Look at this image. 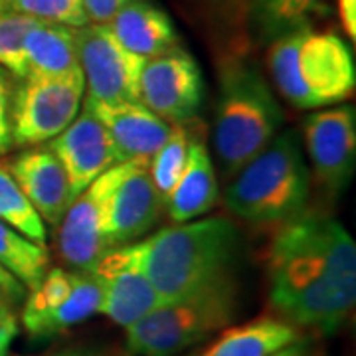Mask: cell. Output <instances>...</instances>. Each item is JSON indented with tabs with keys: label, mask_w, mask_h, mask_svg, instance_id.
Instances as JSON below:
<instances>
[{
	"label": "cell",
	"mask_w": 356,
	"mask_h": 356,
	"mask_svg": "<svg viewBox=\"0 0 356 356\" xmlns=\"http://www.w3.org/2000/svg\"><path fill=\"white\" fill-rule=\"evenodd\" d=\"M269 299L293 327L331 334L356 303V245L337 218L299 214L273 236Z\"/></svg>",
	"instance_id": "cell-1"
},
{
	"label": "cell",
	"mask_w": 356,
	"mask_h": 356,
	"mask_svg": "<svg viewBox=\"0 0 356 356\" xmlns=\"http://www.w3.org/2000/svg\"><path fill=\"white\" fill-rule=\"evenodd\" d=\"M115 250L147 275L163 303H175L234 280L240 232L229 218H196Z\"/></svg>",
	"instance_id": "cell-2"
},
{
	"label": "cell",
	"mask_w": 356,
	"mask_h": 356,
	"mask_svg": "<svg viewBox=\"0 0 356 356\" xmlns=\"http://www.w3.org/2000/svg\"><path fill=\"white\" fill-rule=\"evenodd\" d=\"M280 93L297 109H321L346 102L356 86L353 51L334 32L309 26L275 38L267 54Z\"/></svg>",
	"instance_id": "cell-3"
},
{
	"label": "cell",
	"mask_w": 356,
	"mask_h": 356,
	"mask_svg": "<svg viewBox=\"0 0 356 356\" xmlns=\"http://www.w3.org/2000/svg\"><path fill=\"white\" fill-rule=\"evenodd\" d=\"M309 194L311 170L301 137L287 129L232 177L224 202L250 224H285L305 212Z\"/></svg>",
	"instance_id": "cell-4"
},
{
	"label": "cell",
	"mask_w": 356,
	"mask_h": 356,
	"mask_svg": "<svg viewBox=\"0 0 356 356\" xmlns=\"http://www.w3.org/2000/svg\"><path fill=\"white\" fill-rule=\"evenodd\" d=\"M283 109L254 64L234 60L220 72L214 151L224 177L232 178L277 137Z\"/></svg>",
	"instance_id": "cell-5"
},
{
	"label": "cell",
	"mask_w": 356,
	"mask_h": 356,
	"mask_svg": "<svg viewBox=\"0 0 356 356\" xmlns=\"http://www.w3.org/2000/svg\"><path fill=\"white\" fill-rule=\"evenodd\" d=\"M238 313L236 277L156 307L125 329V348L133 356H177L212 332L226 329Z\"/></svg>",
	"instance_id": "cell-6"
},
{
	"label": "cell",
	"mask_w": 356,
	"mask_h": 356,
	"mask_svg": "<svg viewBox=\"0 0 356 356\" xmlns=\"http://www.w3.org/2000/svg\"><path fill=\"white\" fill-rule=\"evenodd\" d=\"M86 81L77 70L67 76H26L13 93V145L40 147L72 125L83 105Z\"/></svg>",
	"instance_id": "cell-7"
},
{
	"label": "cell",
	"mask_w": 356,
	"mask_h": 356,
	"mask_svg": "<svg viewBox=\"0 0 356 356\" xmlns=\"http://www.w3.org/2000/svg\"><path fill=\"white\" fill-rule=\"evenodd\" d=\"M99 307L102 289L89 271L56 267L26 295L22 325L30 337L50 339L97 315Z\"/></svg>",
	"instance_id": "cell-8"
},
{
	"label": "cell",
	"mask_w": 356,
	"mask_h": 356,
	"mask_svg": "<svg viewBox=\"0 0 356 356\" xmlns=\"http://www.w3.org/2000/svg\"><path fill=\"white\" fill-rule=\"evenodd\" d=\"M139 161L140 159H131L109 168L67 206L58 226V248L67 266L77 271H91L109 252L105 242V226L111 200L121 180Z\"/></svg>",
	"instance_id": "cell-9"
},
{
	"label": "cell",
	"mask_w": 356,
	"mask_h": 356,
	"mask_svg": "<svg viewBox=\"0 0 356 356\" xmlns=\"http://www.w3.org/2000/svg\"><path fill=\"white\" fill-rule=\"evenodd\" d=\"M76 46L88 99L140 102L139 81L147 60L121 46L107 24L76 28Z\"/></svg>",
	"instance_id": "cell-10"
},
{
	"label": "cell",
	"mask_w": 356,
	"mask_h": 356,
	"mask_svg": "<svg viewBox=\"0 0 356 356\" xmlns=\"http://www.w3.org/2000/svg\"><path fill=\"white\" fill-rule=\"evenodd\" d=\"M140 103L170 125L192 121L204 99L202 70L180 46L147 60L139 81Z\"/></svg>",
	"instance_id": "cell-11"
},
{
	"label": "cell",
	"mask_w": 356,
	"mask_h": 356,
	"mask_svg": "<svg viewBox=\"0 0 356 356\" xmlns=\"http://www.w3.org/2000/svg\"><path fill=\"white\" fill-rule=\"evenodd\" d=\"M303 140L318 184L331 196L341 194L355 175V105L344 103L309 115L303 123Z\"/></svg>",
	"instance_id": "cell-12"
},
{
	"label": "cell",
	"mask_w": 356,
	"mask_h": 356,
	"mask_svg": "<svg viewBox=\"0 0 356 356\" xmlns=\"http://www.w3.org/2000/svg\"><path fill=\"white\" fill-rule=\"evenodd\" d=\"M50 151L64 166L70 182V198L76 200L93 180L121 161L107 129L81 107L72 125L50 140Z\"/></svg>",
	"instance_id": "cell-13"
},
{
	"label": "cell",
	"mask_w": 356,
	"mask_h": 356,
	"mask_svg": "<svg viewBox=\"0 0 356 356\" xmlns=\"http://www.w3.org/2000/svg\"><path fill=\"white\" fill-rule=\"evenodd\" d=\"M89 273L102 289L99 313L123 329L149 315L156 307L165 305L147 275L115 248L103 255Z\"/></svg>",
	"instance_id": "cell-14"
},
{
	"label": "cell",
	"mask_w": 356,
	"mask_h": 356,
	"mask_svg": "<svg viewBox=\"0 0 356 356\" xmlns=\"http://www.w3.org/2000/svg\"><path fill=\"white\" fill-rule=\"evenodd\" d=\"M163 208L165 204L149 177V159H140L113 194L105 226L107 248L139 242L156 226Z\"/></svg>",
	"instance_id": "cell-15"
},
{
	"label": "cell",
	"mask_w": 356,
	"mask_h": 356,
	"mask_svg": "<svg viewBox=\"0 0 356 356\" xmlns=\"http://www.w3.org/2000/svg\"><path fill=\"white\" fill-rule=\"evenodd\" d=\"M88 109L107 129L121 161L151 159L168 139L172 125L147 109L140 102H93L83 99Z\"/></svg>",
	"instance_id": "cell-16"
},
{
	"label": "cell",
	"mask_w": 356,
	"mask_h": 356,
	"mask_svg": "<svg viewBox=\"0 0 356 356\" xmlns=\"http://www.w3.org/2000/svg\"><path fill=\"white\" fill-rule=\"evenodd\" d=\"M8 170L46 226H60L70 198L64 166L50 147H30L8 163Z\"/></svg>",
	"instance_id": "cell-17"
},
{
	"label": "cell",
	"mask_w": 356,
	"mask_h": 356,
	"mask_svg": "<svg viewBox=\"0 0 356 356\" xmlns=\"http://www.w3.org/2000/svg\"><path fill=\"white\" fill-rule=\"evenodd\" d=\"M218 202V177L212 156L202 140L191 137L184 172L166 200V214L175 224L208 214Z\"/></svg>",
	"instance_id": "cell-18"
},
{
	"label": "cell",
	"mask_w": 356,
	"mask_h": 356,
	"mask_svg": "<svg viewBox=\"0 0 356 356\" xmlns=\"http://www.w3.org/2000/svg\"><path fill=\"white\" fill-rule=\"evenodd\" d=\"M107 28L121 46L145 60L156 58L178 46L177 30L168 14L145 0L127 4L115 14Z\"/></svg>",
	"instance_id": "cell-19"
},
{
	"label": "cell",
	"mask_w": 356,
	"mask_h": 356,
	"mask_svg": "<svg viewBox=\"0 0 356 356\" xmlns=\"http://www.w3.org/2000/svg\"><path fill=\"white\" fill-rule=\"evenodd\" d=\"M299 341L303 337L291 323L261 317L224 331L216 343L198 356H273Z\"/></svg>",
	"instance_id": "cell-20"
},
{
	"label": "cell",
	"mask_w": 356,
	"mask_h": 356,
	"mask_svg": "<svg viewBox=\"0 0 356 356\" xmlns=\"http://www.w3.org/2000/svg\"><path fill=\"white\" fill-rule=\"evenodd\" d=\"M28 76H67L81 70L77 58L76 28L38 22L24 42Z\"/></svg>",
	"instance_id": "cell-21"
},
{
	"label": "cell",
	"mask_w": 356,
	"mask_h": 356,
	"mask_svg": "<svg viewBox=\"0 0 356 356\" xmlns=\"http://www.w3.org/2000/svg\"><path fill=\"white\" fill-rule=\"evenodd\" d=\"M50 257L44 245L22 236L18 229L0 220V266H4L28 291L36 289L48 273Z\"/></svg>",
	"instance_id": "cell-22"
},
{
	"label": "cell",
	"mask_w": 356,
	"mask_h": 356,
	"mask_svg": "<svg viewBox=\"0 0 356 356\" xmlns=\"http://www.w3.org/2000/svg\"><path fill=\"white\" fill-rule=\"evenodd\" d=\"M191 137L192 133H188L186 125H172L168 139L149 159V177L153 180L154 191L161 196L163 204L170 198L184 172Z\"/></svg>",
	"instance_id": "cell-23"
},
{
	"label": "cell",
	"mask_w": 356,
	"mask_h": 356,
	"mask_svg": "<svg viewBox=\"0 0 356 356\" xmlns=\"http://www.w3.org/2000/svg\"><path fill=\"white\" fill-rule=\"evenodd\" d=\"M323 0H254V24L264 38L275 40L305 28Z\"/></svg>",
	"instance_id": "cell-24"
},
{
	"label": "cell",
	"mask_w": 356,
	"mask_h": 356,
	"mask_svg": "<svg viewBox=\"0 0 356 356\" xmlns=\"http://www.w3.org/2000/svg\"><path fill=\"white\" fill-rule=\"evenodd\" d=\"M0 220L18 229L28 240L46 248V224L28 202L4 163H0Z\"/></svg>",
	"instance_id": "cell-25"
},
{
	"label": "cell",
	"mask_w": 356,
	"mask_h": 356,
	"mask_svg": "<svg viewBox=\"0 0 356 356\" xmlns=\"http://www.w3.org/2000/svg\"><path fill=\"white\" fill-rule=\"evenodd\" d=\"M38 22L42 20L26 14L0 10V67L6 74L18 79L28 76L24 42L28 32Z\"/></svg>",
	"instance_id": "cell-26"
},
{
	"label": "cell",
	"mask_w": 356,
	"mask_h": 356,
	"mask_svg": "<svg viewBox=\"0 0 356 356\" xmlns=\"http://www.w3.org/2000/svg\"><path fill=\"white\" fill-rule=\"evenodd\" d=\"M0 10H13L42 22L70 28L89 24L83 0H0Z\"/></svg>",
	"instance_id": "cell-27"
},
{
	"label": "cell",
	"mask_w": 356,
	"mask_h": 356,
	"mask_svg": "<svg viewBox=\"0 0 356 356\" xmlns=\"http://www.w3.org/2000/svg\"><path fill=\"white\" fill-rule=\"evenodd\" d=\"M13 81L0 67V156L13 149Z\"/></svg>",
	"instance_id": "cell-28"
},
{
	"label": "cell",
	"mask_w": 356,
	"mask_h": 356,
	"mask_svg": "<svg viewBox=\"0 0 356 356\" xmlns=\"http://www.w3.org/2000/svg\"><path fill=\"white\" fill-rule=\"evenodd\" d=\"M135 0H83L89 24H109L119 10Z\"/></svg>",
	"instance_id": "cell-29"
},
{
	"label": "cell",
	"mask_w": 356,
	"mask_h": 356,
	"mask_svg": "<svg viewBox=\"0 0 356 356\" xmlns=\"http://www.w3.org/2000/svg\"><path fill=\"white\" fill-rule=\"evenodd\" d=\"M28 295V289L20 280H16L4 266H0V301L6 305H20Z\"/></svg>",
	"instance_id": "cell-30"
},
{
	"label": "cell",
	"mask_w": 356,
	"mask_h": 356,
	"mask_svg": "<svg viewBox=\"0 0 356 356\" xmlns=\"http://www.w3.org/2000/svg\"><path fill=\"white\" fill-rule=\"evenodd\" d=\"M339 13L343 20L344 32L350 36V40L356 38V0H339Z\"/></svg>",
	"instance_id": "cell-31"
},
{
	"label": "cell",
	"mask_w": 356,
	"mask_h": 356,
	"mask_svg": "<svg viewBox=\"0 0 356 356\" xmlns=\"http://www.w3.org/2000/svg\"><path fill=\"white\" fill-rule=\"evenodd\" d=\"M58 356H113L107 350L93 348V346H77V348H67L64 353H58Z\"/></svg>",
	"instance_id": "cell-32"
},
{
	"label": "cell",
	"mask_w": 356,
	"mask_h": 356,
	"mask_svg": "<svg viewBox=\"0 0 356 356\" xmlns=\"http://www.w3.org/2000/svg\"><path fill=\"white\" fill-rule=\"evenodd\" d=\"M273 356H307L305 341H299V343L291 344V346L283 348V350H280V353H275Z\"/></svg>",
	"instance_id": "cell-33"
},
{
	"label": "cell",
	"mask_w": 356,
	"mask_h": 356,
	"mask_svg": "<svg viewBox=\"0 0 356 356\" xmlns=\"http://www.w3.org/2000/svg\"><path fill=\"white\" fill-rule=\"evenodd\" d=\"M13 321H16V317H14L13 313V307L0 301V327L8 325V323H13Z\"/></svg>",
	"instance_id": "cell-34"
},
{
	"label": "cell",
	"mask_w": 356,
	"mask_h": 356,
	"mask_svg": "<svg viewBox=\"0 0 356 356\" xmlns=\"http://www.w3.org/2000/svg\"><path fill=\"white\" fill-rule=\"evenodd\" d=\"M8 355V350H0V356H6Z\"/></svg>",
	"instance_id": "cell-35"
},
{
	"label": "cell",
	"mask_w": 356,
	"mask_h": 356,
	"mask_svg": "<svg viewBox=\"0 0 356 356\" xmlns=\"http://www.w3.org/2000/svg\"><path fill=\"white\" fill-rule=\"evenodd\" d=\"M46 356H58V355H46Z\"/></svg>",
	"instance_id": "cell-36"
}]
</instances>
